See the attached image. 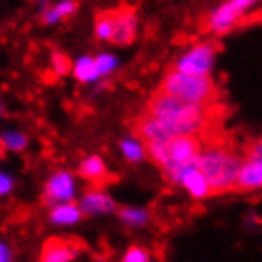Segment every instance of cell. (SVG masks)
Masks as SVG:
<instances>
[{
  "label": "cell",
  "instance_id": "20",
  "mask_svg": "<svg viewBox=\"0 0 262 262\" xmlns=\"http://www.w3.org/2000/svg\"><path fill=\"white\" fill-rule=\"evenodd\" d=\"M120 216L127 224H144L146 219H148V215L144 211H137V209H120Z\"/></svg>",
  "mask_w": 262,
  "mask_h": 262
},
{
  "label": "cell",
  "instance_id": "12",
  "mask_svg": "<svg viewBox=\"0 0 262 262\" xmlns=\"http://www.w3.org/2000/svg\"><path fill=\"white\" fill-rule=\"evenodd\" d=\"M78 209L82 213V216H84V215H95V213H108V211L116 209V205H114V202L106 196L105 192L92 190L82 200Z\"/></svg>",
  "mask_w": 262,
  "mask_h": 262
},
{
  "label": "cell",
  "instance_id": "23",
  "mask_svg": "<svg viewBox=\"0 0 262 262\" xmlns=\"http://www.w3.org/2000/svg\"><path fill=\"white\" fill-rule=\"evenodd\" d=\"M95 61V69H97V74H105V72L112 71V67L116 65V61L112 59L111 55H99Z\"/></svg>",
  "mask_w": 262,
  "mask_h": 262
},
{
  "label": "cell",
  "instance_id": "4",
  "mask_svg": "<svg viewBox=\"0 0 262 262\" xmlns=\"http://www.w3.org/2000/svg\"><path fill=\"white\" fill-rule=\"evenodd\" d=\"M253 4L247 0H234V2H226L223 6L215 10L213 13L203 15L200 21V29L202 33H213L216 36L230 33L234 27H237L242 23L243 15L247 12V8H251Z\"/></svg>",
  "mask_w": 262,
  "mask_h": 262
},
{
  "label": "cell",
  "instance_id": "19",
  "mask_svg": "<svg viewBox=\"0 0 262 262\" xmlns=\"http://www.w3.org/2000/svg\"><path fill=\"white\" fill-rule=\"evenodd\" d=\"M120 146H122V150H124L125 158H127L129 162H139V160H143L144 152H143V146H141V144L133 143V141H122Z\"/></svg>",
  "mask_w": 262,
  "mask_h": 262
},
{
  "label": "cell",
  "instance_id": "15",
  "mask_svg": "<svg viewBox=\"0 0 262 262\" xmlns=\"http://www.w3.org/2000/svg\"><path fill=\"white\" fill-rule=\"evenodd\" d=\"M76 8H78V2H61L57 4L55 8L52 10H46V13L42 15V23H53V21L57 19H63V17H69L71 13L76 12Z\"/></svg>",
  "mask_w": 262,
  "mask_h": 262
},
{
  "label": "cell",
  "instance_id": "21",
  "mask_svg": "<svg viewBox=\"0 0 262 262\" xmlns=\"http://www.w3.org/2000/svg\"><path fill=\"white\" fill-rule=\"evenodd\" d=\"M52 65H53V69H55V72L61 74V76L71 72V59L67 57L65 53H53Z\"/></svg>",
  "mask_w": 262,
  "mask_h": 262
},
{
  "label": "cell",
  "instance_id": "25",
  "mask_svg": "<svg viewBox=\"0 0 262 262\" xmlns=\"http://www.w3.org/2000/svg\"><path fill=\"white\" fill-rule=\"evenodd\" d=\"M0 262H10V253L4 245H0Z\"/></svg>",
  "mask_w": 262,
  "mask_h": 262
},
{
  "label": "cell",
  "instance_id": "13",
  "mask_svg": "<svg viewBox=\"0 0 262 262\" xmlns=\"http://www.w3.org/2000/svg\"><path fill=\"white\" fill-rule=\"evenodd\" d=\"M196 162V160H194ZM179 183H183L186 186V190L190 192L194 198H207L209 196V190H207V183H205V179L194 169V165L190 167H186L183 171V175H181V181Z\"/></svg>",
  "mask_w": 262,
  "mask_h": 262
},
{
  "label": "cell",
  "instance_id": "22",
  "mask_svg": "<svg viewBox=\"0 0 262 262\" xmlns=\"http://www.w3.org/2000/svg\"><path fill=\"white\" fill-rule=\"evenodd\" d=\"M122 262H148V253H146V249H143V247L133 245V247H129V251L125 253Z\"/></svg>",
  "mask_w": 262,
  "mask_h": 262
},
{
  "label": "cell",
  "instance_id": "8",
  "mask_svg": "<svg viewBox=\"0 0 262 262\" xmlns=\"http://www.w3.org/2000/svg\"><path fill=\"white\" fill-rule=\"evenodd\" d=\"M82 247L84 245L76 237H48L42 245L38 262H71Z\"/></svg>",
  "mask_w": 262,
  "mask_h": 262
},
{
  "label": "cell",
  "instance_id": "9",
  "mask_svg": "<svg viewBox=\"0 0 262 262\" xmlns=\"http://www.w3.org/2000/svg\"><path fill=\"white\" fill-rule=\"evenodd\" d=\"M80 177L85 179V181H90L93 184V190L101 192V188H105L108 184H112L116 181V175H112L106 171V165L105 162L101 160L99 156H92L84 160L82 165H80Z\"/></svg>",
  "mask_w": 262,
  "mask_h": 262
},
{
  "label": "cell",
  "instance_id": "5",
  "mask_svg": "<svg viewBox=\"0 0 262 262\" xmlns=\"http://www.w3.org/2000/svg\"><path fill=\"white\" fill-rule=\"evenodd\" d=\"M221 50H223V46L216 40L200 42L184 55L183 59L177 61L175 69H169V71L186 74V76H207V72L213 65V59Z\"/></svg>",
  "mask_w": 262,
  "mask_h": 262
},
{
  "label": "cell",
  "instance_id": "11",
  "mask_svg": "<svg viewBox=\"0 0 262 262\" xmlns=\"http://www.w3.org/2000/svg\"><path fill=\"white\" fill-rule=\"evenodd\" d=\"M72 177L69 173H57L55 177L46 184V196L44 202H61V200H69L72 198Z\"/></svg>",
  "mask_w": 262,
  "mask_h": 262
},
{
  "label": "cell",
  "instance_id": "18",
  "mask_svg": "<svg viewBox=\"0 0 262 262\" xmlns=\"http://www.w3.org/2000/svg\"><path fill=\"white\" fill-rule=\"evenodd\" d=\"M0 146L6 150V148H12V150H23L27 146V139L25 135H19V133H10V135H4L0 137Z\"/></svg>",
  "mask_w": 262,
  "mask_h": 262
},
{
  "label": "cell",
  "instance_id": "6",
  "mask_svg": "<svg viewBox=\"0 0 262 262\" xmlns=\"http://www.w3.org/2000/svg\"><path fill=\"white\" fill-rule=\"evenodd\" d=\"M131 131L133 135L144 144H152V143H167L175 137H183L186 135L181 127L177 125L165 124V122H160V120L152 118L148 114L141 112L137 118L131 122Z\"/></svg>",
  "mask_w": 262,
  "mask_h": 262
},
{
  "label": "cell",
  "instance_id": "16",
  "mask_svg": "<svg viewBox=\"0 0 262 262\" xmlns=\"http://www.w3.org/2000/svg\"><path fill=\"white\" fill-rule=\"evenodd\" d=\"M95 34L99 40H111L112 34V15L111 10L99 12L95 15Z\"/></svg>",
  "mask_w": 262,
  "mask_h": 262
},
{
  "label": "cell",
  "instance_id": "24",
  "mask_svg": "<svg viewBox=\"0 0 262 262\" xmlns=\"http://www.w3.org/2000/svg\"><path fill=\"white\" fill-rule=\"evenodd\" d=\"M10 188H12V181L8 177H4V175H0V196L10 192Z\"/></svg>",
  "mask_w": 262,
  "mask_h": 262
},
{
  "label": "cell",
  "instance_id": "7",
  "mask_svg": "<svg viewBox=\"0 0 262 262\" xmlns=\"http://www.w3.org/2000/svg\"><path fill=\"white\" fill-rule=\"evenodd\" d=\"M112 34L111 40L116 46H129L137 36V15L135 6L120 4L118 8H112Z\"/></svg>",
  "mask_w": 262,
  "mask_h": 262
},
{
  "label": "cell",
  "instance_id": "17",
  "mask_svg": "<svg viewBox=\"0 0 262 262\" xmlns=\"http://www.w3.org/2000/svg\"><path fill=\"white\" fill-rule=\"evenodd\" d=\"M74 76L80 82H88V80H93L97 74V69H95V61L85 57V59H80L74 67Z\"/></svg>",
  "mask_w": 262,
  "mask_h": 262
},
{
  "label": "cell",
  "instance_id": "3",
  "mask_svg": "<svg viewBox=\"0 0 262 262\" xmlns=\"http://www.w3.org/2000/svg\"><path fill=\"white\" fill-rule=\"evenodd\" d=\"M158 92L200 106L221 105V97H223V92L209 78V74L207 76H186V74H179L173 71L165 72Z\"/></svg>",
  "mask_w": 262,
  "mask_h": 262
},
{
  "label": "cell",
  "instance_id": "14",
  "mask_svg": "<svg viewBox=\"0 0 262 262\" xmlns=\"http://www.w3.org/2000/svg\"><path fill=\"white\" fill-rule=\"evenodd\" d=\"M78 219H82V213L76 203H65L52 211V221L57 224H71L76 223Z\"/></svg>",
  "mask_w": 262,
  "mask_h": 262
},
{
  "label": "cell",
  "instance_id": "1",
  "mask_svg": "<svg viewBox=\"0 0 262 262\" xmlns=\"http://www.w3.org/2000/svg\"><path fill=\"white\" fill-rule=\"evenodd\" d=\"M143 112L160 122L177 125L186 135H198V137L213 135V131H219L223 120L226 118L223 103L215 106L192 105L158 90L146 101Z\"/></svg>",
  "mask_w": 262,
  "mask_h": 262
},
{
  "label": "cell",
  "instance_id": "2",
  "mask_svg": "<svg viewBox=\"0 0 262 262\" xmlns=\"http://www.w3.org/2000/svg\"><path fill=\"white\" fill-rule=\"evenodd\" d=\"M242 164V156L230 146L215 144L196 158L194 169L205 179L209 196H216V194L234 192Z\"/></svg>",
  "mask_w": 262,
  "mask_h": 262
},
{
  "label": "cell",
  "instance_id": "26",
  "mask_svg": "<svg viewBox=\"0 0 262 262\" xmlns=\"http://www.w3.org/2000/svg\"><path fill=\"white\" fill-rule=\"evenodd\" d=\"M4 154H6V150H4V148H2V146H0V160H2V158H4Z\"/></svg>",
  "mask_w": 262,
  "mask_h": 262
},
{
  "label": "cell",
  "instance_id": "10",
  "mask_svg": "<svg viewBox=\"0 0 262 262\" xmlns=\"http://www.w3.org/2000/svg\"><path fill=\"white\" fill-rule=\"evenodd\" d=\"M262 183V164L260 158H249L242 164L237 173L234 192H249L253 188H260Z\"/></svg>",
  "mask_w": 262,
  "mask_h": 262
}]
</instances>
